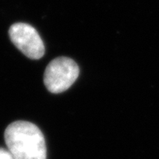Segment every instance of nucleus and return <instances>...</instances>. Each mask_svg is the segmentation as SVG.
Segmentation results:
<instances>
[{
	"label": "nucleus",
	"instance_id": "obj_1",
	"mask_svg": "<svg viewBox=\"0 0 159 159\" xmlns=\"http://www.w3.org/2000/svg\"><path fill=\"white\" fill-rule=\"evenodd\" d=\"M5 140L13 159H46L45 140L39 128L28 121H15L6 127Z\"/></svg>",
	"mask_w": 159,
	"mask_h": 159
},
{
	"label": "nucleus",
	"instance_id": "obj_4",
	"mask_svg": "<svg viewBox=\"0 0 159 159\" xmlns=\"http://www.w3.org/2000/svg\"><path fill=\"white\" fill-rule=\"evenodd\" d=\"M0 159H13L8 150L0 148Z\"/></svg>",
	"mask_w": 159,
	"mask_h": 159
},
{
	"label": "nucleus",
	"instance_id": "obj_3",
	"mask_svg": "<svg viewBox=\"0 0 159 159\" xmlns=\"http://www.w3.org/2000/svg\"><path fill=\"white\" fill-rule=\"evenodd\" d=\"M11 43L20 51L31 59H40L45 48L37 30L27 23H14L9 29Z\"/></svg>",
	"mask_w": 159,
	"mask_h": 159
},
{
	"label": "nucleus",
	"instance_id": "obj_2",
	"mask_svg": "<svg viewBox=\"0 0 159 159\" xmlns=\"http://www.w3.org/2000/svg\"><path fill=\"white\" fill-rule=\"evenodd\" d=\"M80 74L78 65L73 59L59 57L53 59L45 69L43 81L47 89L54 94L67 90Z\"/></svg>",
	"mask_w": 159,
	"mask_h": 159
}]
</instances>
